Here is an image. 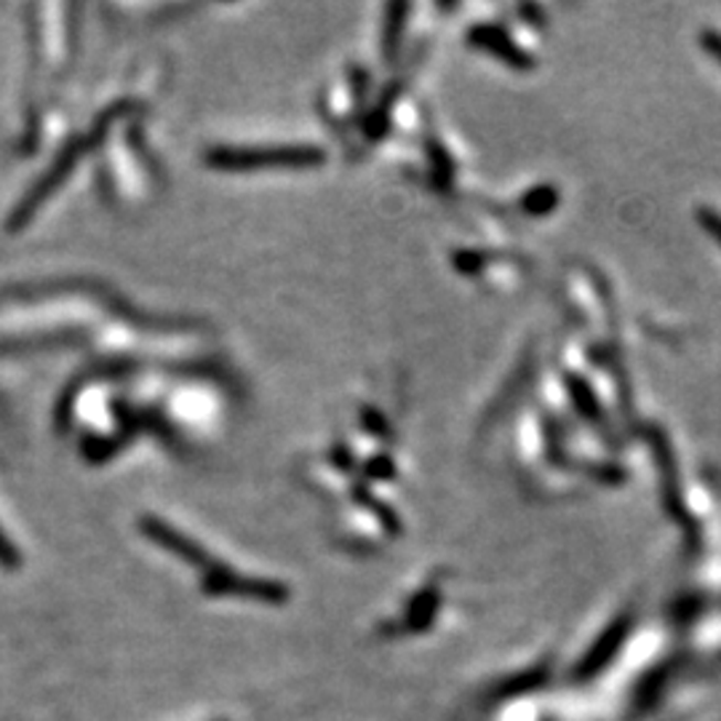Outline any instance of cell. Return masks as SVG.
<instances>
[{"mask_svg":"<svg viewBox=\"0 0 721 721\" xmlns=\"http://www.w3.org/2000/svg\"><path fill=\"white\" fill-rule=\"evenodd\" d=\"M698 220H700V225H703L708 233L713 235V241L721 246V214L713 212V209H700Z\"/></svg>","mask_w":721,"mask_h":721,"instance_id":"obj_7","label":"cell"},{"mask_svg":"<svg viewBox=\"0 0 721 721\" xmlns=\"http://www.w3.org/2000/svg\"><path fill=\"white\" fill-rule=\"evenodd\" d=\"M0 566H6V570H17V566H22V556H19L14 542L6 538L3 529H0Z\"/></svg>","mask_w":721,"mask_h":721,"instance_id":"obj_6","label":"cell"},{"mask_svg":"<svg viewBox=\"0 0 721 721\" xmlns=\"http://www.w3.org/2000/svg\"><path fill=\"white\" fill-rule=\"evenodd\" d=\"M139 529H142L145 538L156 542L158 548H163V551H169L171 556H177V559L188 561V564L198 566V570L212 572L216 566V561L209 556V553L203 551V548L198 545L195 540H190L188 534H182L177 527L166 524L163 519H156V516H145V519L139 521Z\"/></svg>","mask_w":721,"mask_h":721,"instance_id":"obj_4","label":"cell"},{"mask_svg":"<svg viewBox=\"0 0 721 721\" xmlns=\"http://www.w3.org/2000/svg\"><path fill=\"white\" fill-rule=\"evenodd\" d=\"M470 41H474V46L500 56L510 67H529V56L519 46H513L500 28H476L470 33Z\"/></svg>","mask_w":721,"mask_h":721,"instance_id":"obj_5","label":"cell"},{"mask_svg":"<svg viewBox=\"0 0 721 721\" xmlns=\"http://www.w3.org/2000/svg\"><path fill=\"white\" fill-rule=\"evenodd\" d=\"M703 46L721 62V35L717 30H708V33H703Z\"/></svg>","mask_w":721,"mask_h":721,"instance_id":"obj_8","label":"cell"},{"mask_svg":"<svg viewBox=\"0 0 721 721\" xmlns=\"http://www.w3.org/2000/svg\"><path fill=\"white\" fill-rule=\"evenodd\" d=\"M126 110H129V105H124V102H120V105H115L107 113H102L97 118V124L92 126V131L83 134V137H78V139H73V142H70L67 148L62 150L60 156H56V161L49 166V171H43L41 180H38L33 188H30V193L24 195L22 201H19L14 206V212H11V216H9L11 233H14V230H19V227H24L30 220H33V214L38 212V209H41V203L46 201V198L54 193V190L60 188L62 182L67 180L70 171H73L75 163L81 161L83 152L97 148L102 139H105V134H110V126Z\"/></svg>","mask_w":721,"mask_h":721,"instance_id":"obj_1","label":"cell"},{"mask_svg":"<svg viewBox=\"0 0 721 721\" xmlns=\"http://www.w3.org/2000/svg\"><path fill=\"white\" fill-rule=\"evenodd\" d=\"M324 152L312 145H265V148H214L206 152V163L222 171H252L267 166H316L324 163Z\"/></svg>","mask_w":721,"mask_h":721,"instance_id":"obj_2","label":"cell"},{"mask_svg":"<svg viewBox=\"0 0 721 721\" xmlns=\"http://www.w3.org/2000/svg\"><path fill=\"white\" fill-rule=\"evenodd\" d=\"M203 591L209 596H246L254 598V602H267V604H280L286 602V589L278 583H267V580H252L244 577V574L230 572L227 566L216 564L212 572H206L203 577Z\"/></svg>","mask_w":721,"mask_h":721,"instance_id":"obj_3","label":"cell"}]
</instances>
